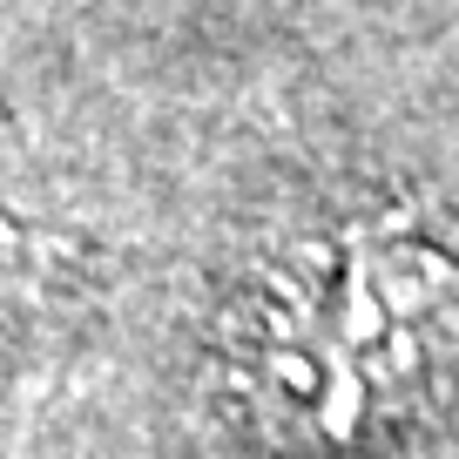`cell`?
Wrapping results in <instances>:
<instances>
[{
    "label": "cell",
    "instance_id": "obj_1",
    "mask_svg": "<svg viewBox=\"0 0 459 459\" xmlns=\"http://www.w3.org/2000/svg\"><path fill=\"white\" fill-rule=\"evenodd\" d=\"M237 426L284 459L399 439L459 385V223L432 203H359L237 284L216 338Z\"/></svg>",
    "mask_w": 459,
    "mask_h": 459
}]
</instances>
